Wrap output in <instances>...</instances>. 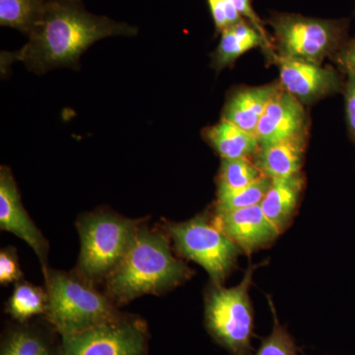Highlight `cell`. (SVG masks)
<instances>
[{
	"mask_svg": "<svg viewBox=\"0 0 355 355\" xmlns=\"http://www.w3.org/2000/svg\"><path fill=\"white\" fill-rule=\"evenodd\" d=\"M137 33V28L127 23L89 12L81 1L48 0L43 18L30 33L28 43L19 51L2 53L1 70L15 62H23L36 73L74 67L96 42Z\"/></svg>",
	"mask_w": 355,
	"mask_h": 355,
	"instance_id": "cell-1",
	"label": "cell"
},
{
	"mask_svg": "<svg viewBox=\"0 0 355 355\" xmlns=\"http://www.w3.org/2000/svg\"><path fill=\"white\" fill-rule=\"evenodd\" d=\"M164 235L139 227L120 265L107 277V291L116 302L144 294L163 293L190 279L193 272L172 253Z\"/></svg>",
	"mask_w": 355,
	"mask_h": 355,
	"instance_id": "cell-2",
	"label": "cell"
},
{
	"mask_svg": "<svg viewBox=\"0 0 355 355\" xmlns=\"http://www.w3.org/2000/svg\"><path fill=\"white\" fill-rule=\"evenodd\" d=\"M44 279L48 294L46 316L60 335L79 333L121 317L108 298L83 280L48 270Z\"/></svg>",
	"mask_w": 355,
	"mask_h": 355,
	"instance_id": "cell-3",
	"label": "cell"
},
{
	"mask_svg": "<svg viewBox=\"0 0 355 355\" xmlns=\"http://www.w3.org/2000/svg\"><path fill=\"white\" fill-rule=\"evenodd\" d=\"M81 251L78 272L87 282L108 277L132 244L139 222L111 212L86 214L77 223Z\"/></svg>",
	"mask_w": 355,
	"mask_h": 355,
	"instance_id": "cell-4",
	"label": "cell"
},
{
	"mask_svg": "<svg viewBox=\"0 0 355 355\" xmlns=\"http://www.w3.org/2000/svg\"><path fill=\"white\" fill-rule=\"evenodd\" d=\"M249 266L239 286H214L205 300V324L210 336L232 355H252L254 315L250 301L253 272Z\"/></svg>",
	"mask_w": 355,
	"mask_h": 355,
	"instance_id": "cell-5",
	"label": "cell"
},
{
	"mask_svg": "<svg viewBox=\"0 0 355 355\" xmlns=\"http://www.w3.org/2000/svg\"><path fill=\"white\" fill-rule=\"evenodd\" d=\"M272 26L277 57L322 64L347 42L345 26L336 21L282 14L272 21Z\"/></svg>",
	"mask_w": 355,
	"mask_h": 355,
	"instance_id": "cell-6",
	"label": "cell"
},
{
	"mask_svg": "<svg viewBox=\"0 0 355 355\" xmlns=\"http://www.w3.org/2000/svg\"><path fill=\"white\" fill-rule=\"evenodd\" d=\"M167 232L180 254L202 266L214 286H221L236 265L240 248L205 214L182 223H169Z\"/></svg>",
	"mask_w": 355,
	"mask_h": 355,
	"instance_id": "cell-7",
	"label": "cell"
},
{
	"mask_svg": "<svg viewBox=\"0 0 355 355\" xmlns=\"http://www.w3.org/2000/svg\"><path fill=\"white\" fill-rule=\"evenodd\" d=\"M62 336V355H147L146 328L139 320L120 317Z\"/></svg>",
	"mask_w": 355,
	"mask_h": 355,
	"instance_id": "cell-8",
	"label": "cell"
},
{
	"mask_svg": "<svg viewBox=\"0 0 355 355\" xmlns=\"http://www.w3.org/2000/svg\"><path fill=\"white\" fill-rule=\"evenodd\" d=\"M273 62L279 65L282 88L301 104L317 102L345 87L342 76L331 67L277 55Z\"/></svg>",
	"mask_w": 355,
	"mask_h": 355,
	"instance_id": "cell-9",
	"label": "cell"
},
{
	"mask_svg": "<svg viewBox=\"0 0 355 355\" xmlns=\"http://www.w3.org/2000/svg\"><path fill=\"white\" fill-rule=\"evenodd\" d=\"M212 222L246 254L268 246L280 234L265 216L260 205L227 212H216Z\"/></svg>",
	"mask_w": 355,
	"mask_h": 355,
	"instance_id": "cell-10",
	"label": "cell"
},
{
	"mask_svg": "<svg viewBox=\"0 0 355 355\" xmlns=\"http://www.w3.org/2000/svg\"><path fill=\"white\" fill-rule=\"evenodd\" d=\"M0 228L27 243L38 256L44 272H46L48 243L26 212L12 174L6 166L0 169Z\"/></svg>",
	"mask_w": 355,
	"mask_h": 355,
	"instance_id": "cell-11",
	"label": "cell"
},
{
	"mask_svg": "<svg viewBox=\"0 0 355 355\" xmlns=\"http://www.w3.org/2000/svg\"><path fill=\"white\" fill-rule=\"evenodd\" d=\"M303 104L284 88L266 107L256 130L260 146L293 139L308 132Z\"/></svg>",
	"mask_w": 355,
	"mask_h": 355,
	"instance_id": "cell-12",
	"label": "cell"
},
{
	"mask_svg": "<svg viewBox=\"0 0 355 355\" xmlns=\"http://www.w3.org/2000/svg\"><path fill=\"white\" fill-rule=\"evenodd\" d=\"M280 83H273L258 87L243 88L230 96L224 107L222 120L256 135L257 128L266 107L282 90Z\"/></svg>",
	"mask_w": 355,
	"mask_h": 355,
	"instance_id": "cell-13",
	"label": "cell"
},
{
	"mask_svg": "<svg viewBox=\"0 0 355 355\" xmlns=\"http://www.w3.org/2000/svg\"><path fill=\"white\" fill-rule=\"evenodd\" d=\"M307 133L293 139L259 147L252 160L263 176L277 179L300 173L307 144Z\"/></svg>",
	"mask_w": 355,
	"mask_h": 355,
	"instance_id": "cell-14",
	"label": "cell"
},
{
	"mask_svg": "<svg viewBox=\"0 0 355 355\" xmlns=\"http://www.w3.org/2000/svg\"><path fill=\"white\" fill-rule=\"evenodd\" d=\"M304 186L305 177L301 172L272 179L260 205L265 216L279 233L288 227L293 218Z\"/></svg>",
	"mask_w": 355,
	"mask_h": 355,
	"instance_id": "cell-15",
	"label": "cell"
},
{
	"mask_svg": "<svg viewBox=\"0 0 355 355\" xmlns=\"http://www.w3.org/2000/svg\"><path fill=\"white\" fill-rule=\"evenodd\" d=\"M263 48L275 60V53L268 46L260 33L246 20L221 32V39L212 55V67L220 71L235 62L241 55L254 48Z\"/></svg>",
	"mask_w": 355,
	"mask_h": 355,
	"instance_id": "cell-16",
	"label": "cell"
},
{
	"mask_svg": "<svg viewBox=\"0 0 355 355\" xmlns=\"http://www.w3.org/2000/svg\"><path fill=\"white\" fill-rule=\"evenodd\" d=\"M203 137L222 159H253L260 147L256 135L225 120L207 128Z\"/></svg>",
	"mask_w": 355,
	"mask_h": 355,
	"instance_id": "cell-17",
	"label": "cell"
},
{
	"mask_svg": "<svg viewBox=\"0 0 355 355\" xmlns=\"http://www.w3.org/2000/svg\"><path fill=\"white\" fill-rule=\"evenodd\" d=\"M48 0H0V24L29 36L43 18Z\"/></svg>",
	"mask_w": 355,
	"mask_h": 355,
	"instance_id": "cell-18",
	"label": "cell"
},
{
	"mask_svg": "<svg viewBox=\"0 0 355 355\" xmlns=\"http://www.w3.org/2000/svg\"><path fill=\"white\" fill-rule=\"evenodd\" d=\"M48 294L28 282H18L9 299L8 311L14 319L26 322L30 318L46 313Z\"/></svg>",
	"mask_w": 355,
	"mask_h": 355,
	"instance_id": "cell-19",
	"label": "cell"
},
{
	"mask_svg": "<svg viewBox=\"0 0 355 355\" xmlns=\"http://www.w3.org/2000/svg\"><path fill=\"white\" fill-rule=\"evenodd\" d=\"M261 176L263 175L251 159H222L217 176V193L244 188Z\"/></svg>",
	"mask_w": 355,
	"mask_h": 355,
	"instance_id": "cell-20",
	"label": "cell"
},
{
	"mask_svg": "<svg viewBox=\"0 0 355 355\" xmlns=\"http://www.w3.org/2000/svg\"><path fill=\"white\" fill-rule=\"evenodd\" d=\"M272 181L270 178L261 176L260 179L244 188L217 193L216 212H227L261 205L266 191L272 184Z\"/></svg>",
	"mask_w": 355,
	"mask_h": 355,
	"instance_id": "cell-21",
	"label": "cell"
},
{
	"mask_svg": "<svg viewBox=\"0 0 355 355\" xmlns=\"http://www.w3.org/2000/svg\"><path fill=\"white\" fill-rule=\"evenodd\" d=\"M0 355H53V349L42 334L31 328H18L7 334Z\"/></svg>",
	"mask_w": 355,
	"mask_h": 355,
	"instance_id": "cell-22",
	"label": "cell"
},
{
	"mask_svg": "<svg viewBox=\"0 0 355 355\" xmlns=\"http://www.w3.org/2000/svg\"><path fill=\"white\" fill-rule=\"evenodd\" d=\"M270 306H272L275 324H273L272 333L263 338L256 355H297V347L293 338L291 334L279 324L272 302Z\"/></svg>",
	"mask_w": 355,
	"mask_h": 355,
	"instance_id": "cell-23",
	"label": "cell"
},
{
	"mask_svg": "<svg viewBox=\"0 0 355 355\" xmlns=\"http://www.w3.org/2000/svg\"><path fill=\"white\" fill-rule=\"evenodd\" d=\"M207 2L218 31H224L231 26L245 20L229 0H207Z\"/></svg>",
	"mask_w": 355,
	"mask_h": 355,
	"instance_id": "cell-24",
	"label": "cell"
},
{
	"mask_svg": "<svg viewBox=\"0 0 355 355\" xmlns=\"http://www.w3.org/2000/svg\"><path fill=\"white\" fill-rule=\"evenodd\" d=\"M21 279L22 272L15 251L12 248L2 250L0 253V284L7 286Z\"/></svg>",
	"mask_w": 355,
	"mask_h": 355,
	"instance_id": "cell-25",
	"label": "cell"
},
{
	"mask_svg": "<svg viewBox=\"0 0 355 355\" xmlns=\"http://www.w3.org/2000/svg\"><path fill=\"white\" fill-rule=\"evenodd\" d=\"M345 101V121L352 142L355 144V74L347 73L343 87Z\"/></svg>",
	"mask_w": 355,
	"mask_h": 355,
	"instance_id": "cell-26",
	"label": "cell"
},
{
	"mask_svg": "<svg viewBox=\"0 0 355 355\" xmlns=\"http://www.w3.org/2000/svg\"><path fill=\"white\" fill-rule=\"evenodd\" d=\"M334 58L343 73L355 74V38L345 42Z\"/></svg>",
	"mask_w": 355,
	"mask_h": 355,
	"instance_id": "cell-27",
	"label": "cell"
},
{
	"mask_svg": "<svg viewBox=\"0 0 355 355\" xmlns=\"http://www.w3.org/2000/svg\"><path fill=\"white\" fill-rule=\"evenodd\" d=\"M76 1H81V0H76Z\"/></svg>",
	"mask_w": 355,
	"mask_h": 355,
	"instance_id": "cell-28",
	"label": "cell"
}]
</instances>
